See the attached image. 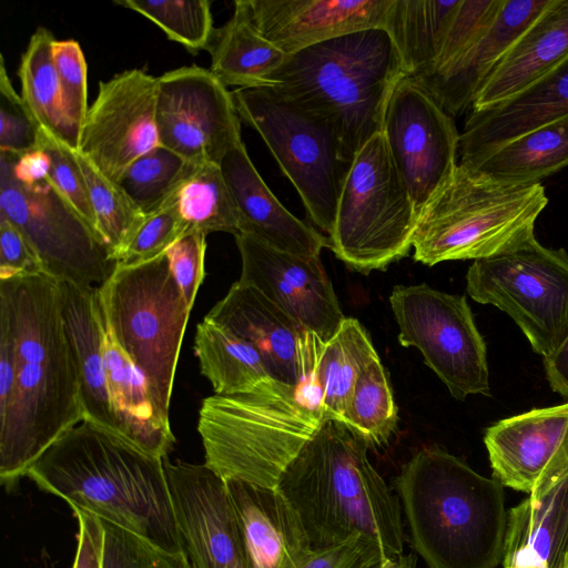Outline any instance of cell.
I'll list each match as a JSON object with an SVG mask.
<instances>
[{
	"label": "cell",
	"instance_id": "cell-1",
	"mask_svg": "<svg viewBox=\"0 0 568 568\" xmlns=\"http://www.w3.org/2000/svg\"><path fill=\"white\" fill-rule=\"evenodd\" d=\"M0 324L8 328L16 353L13 393L0 412V479L11 489L85 416L60 281L44 272L0 280Z\"/></svg>",
	"mask_w": 568,
	"mask_h": 568
},
{
	"label": "cell",
	"instance_id": "cell-2",
	"mask_svg": "<svg viewBox=\"0 0 568 568\" xmlns=\"http://www.w3.org/2000/svg\"><path fill=\"white\" fill-rule=\"evenodd\" d=\"M39 489L130 530L171 552H183L163 458L121 434L83 419L28 469Z\"/></svg>",
	"mask_w": 568,
	"mask_h": 568
},
{
	"label": "cell",
	"instance_id": "cell-3",
	"mask_svg": "<svg viewBox=\"0 0 568 568\" xmlns=\"http://www.w3.org/2000/svg\"><path fill=\"white\" fill-rule=\"evenodd\" d=\"M365 438L338 419L325 420L280 478L313 551L361 536L393 559L404 555L399 497L368 459Z\"/></svg>",
	"mask_w": 568,
	"mask_h": 568
},
{
	"label": "cell",
	"instance_id": "cell-4",
	"mask_svg": "<svg viewBox=\"0 0 568 568\" xmlns=\"http://www.w3.org/2000/svg\"><path fill=\"white\" fill-rule=\"evenodd\" d=\"M412 547L426 568H497L508 513L504 486L440 448H424L395 480Z\"/></svg>",
	"mask_w": 568,
	"mask_h": 568
},
{
	"label": "cell",
	"instance_id": "cell-5",
	"mask_svg": "<svg viewBox=\"0 0 568 568\" xmlns=\"http://www.w3.org/2000/svg\"><path fill=\"white\" fill-rule=\"evenodd\" d=\"M404 75L389 32L369 28L290 55L264 88L329 123L344 160L351 163L357 151L382 132L387 102Z\"/></svg>",
	"mask_w": 568,
	"mask_h": 568
},
{
	"label": "cell",
	"instance_id": "cell-6",
	"mask_svg": "<svg viewBox=\"0 0 568 568\" xmlns=\"http://www.w3.org/2000/svg\"><path fill=\"white\" fill-rule=\"evenodd\" d=\"M325 420L304 404L295 386L274 378L248 393L214 394L199 412L204 464L224 480L276 488Z\"/></svg>",
	"mask_w": 568,
	"mask_h": 568
},
{
	"label": "cell",
	"instance_id": "cell-7",
	"mask_svg": "<svg viewBox=\"0 0 568 568\" xmlns=\"http://www.w3.org/2000/svg\"><path fill=\"white\" fill-rule=\"evenodd\" d=\"M547 203L541 183L503 184L458 163L417 213L414 260L433 266L507 251L535 236Z\"/></svg>",
	"mask_w": 568,
	"mask_h": 568
},
{
	"label": "cell",
	"instance_id": "cell-8",
	"mask_svg": "<svg viewBox=\"0 0 568 568\" xmlns=\"http://www.w3.org/2000/svg\"><path fill=\"white\" fill-rule=\"evenodd\" d=\"M112 332L146 378L159 415L169 412L180 349L190 311L168 254L115 266L99 286Z\"/></svg>",
	"mask_w": 568,
	"mask_h": 568
},
{
	"label": "cell",
	"instance_id": "cell-9",
	"mask_svg": "<svg viewBox=\"0 0 568 568\" xmlns=\"http://www.w3.org/2000/svg\"><path fill=\"white\" fill-rule=\"evenodd\" d=\"M417 212L385 136H372L353 158L337 201L329 248L349 268L385 270L412 247Z\"/></svg>",
	"mask_w": 568,
	"mask_h": 568
},
{
	"label": "cell",
	"instance_id": "cell-10",
	"mask_svg": "<svg viewBox=\"0 0 568 568\" xmlns=\"http://www.w3.org/2000/svg\"><path fill=\"white\" fill-rule=\"evenodd\" d=\"M231 92L240 118L261 135L310 220L329 235L351 164L344 160L335 130L270 88Z\"/></svg>",
	"mask_w": 568,
	"mask_h": 568
},
{
	"label": "cell",
	"instance_id": "cell-11",
	"mask_svg": "<svg viewBox=\"0 0 568 568\" xmlns=\"http://www.w3.org/2000/svg\"><path fill=\"white\" fill-rule=\"evenodd\" d=\"M476 302L508 314L542 359L568 337V253L534 236L496 255L476 260L466 275Z\"/></svg>",
	"mask_w": 568,
	"mask_h": 568
},
{
	"label": "cell",
	"instance_id": "cell-12",
	"mask_svg": "<svg viewBox=\"0 0 568 568\" xmlns=\"http://www.w3.org/2000/svg\"><path fill=\"white\" fill-rule=\"evenodd\" d=\"M12 161V153L0 152V217L24 235L49 275L102 285L115 267L108 248L48 178L23 183L14 176Z\"/></svg>",
	"mask_w": 568,
	"mask_h": 568
},
{
	"label": "cell",
	"instance_id": "cell-13",
	"mask_svg": "<svg viewBox=\"0 0 568 568\" xmlns=\"http://www.w3.org/2000/svg\"><path fill=\"white\" fill-rule=\"evenodd\" d=\"M389 302L400 345L418 348L453 397L489 395L487 348L465 296L427 284L397 285Z\"/></svg>",
	"mask_w": 568,
	"mask_h": 568
},
{
	"label": "cell",
	"instance_id": "cell-14",
	"mask_svg": "<svg viewBox=\"0 0 568 568\" xmlns=\"http://www.w3.org/2000/svg\"><path fill=\"white\" fill-rule=\"evenodd\" d=\"M160 145L194 165L217 164L241 139L232 92L211 71L182 67L158 78Z\"/></svg>",
	"mask_w": 568,
	"mask_h": 568
},
{
	"label": "cell",
	"instance_id": "cell-15",
	"mask_svg": "<svg viewBox=\"0 0 568 568\" xmlns=\"http://www.w3.org/2000/svg\"><path fill=\"white\" fill-rule=\"evenodd\" d=\"M382 132L418 213L458 164L455 122L418 80L404 75L387 102Z\"/></svg>",
	"mask_w": 568,
	"mask_h": 568
},
{
	"label": "cell",
	"instance_id": "cell-16",
	"mask_svg": "<svg viewBox=\"0 0 568 568\" xmlns=\"http://www.w3.org/2000/svg\"><path fill=\"white\" fill-rule=\"evenodd\" d=\"M159 79L140 69L101 81L80 131L78 152L119 183L138 158L160 145L156 126Z\"/></svg>",
	"mask_w": 568,
	"mask_h": 568
},
{
	"label": "cell",
	"instance_id": "cell-17",
	"mask_svg": "<svg viewBox=\"0 0 568 568\" xmlns=\"http://www.w3.org/2000/svg\"><path fill=\"white\" fill-rule=\"evenodd\" d=\"M163 465L191 568H248L224 479L205 464L164 457Z\"/></svg>",
	"mask_w": 568,
	"mask_h": 568
},
{
	"label": "cell",
	"instance_id": "cell-18",
	"mask_svg": "<svg viewBox=\"0 0 568 568\" xmlns=\"http://www.w3.org/2000/svg\"><path fill=\"white\" fill-rule=\"evenodd\" d=\"M234 237L242 261L237 282L261 292L323 341L331 339L345 316L320 256L281 251L248 234Z\"/></svg>",
	"mask_w": 568,
	"mask_h": 568
},
{
	"label": "cell",
	"instance_id": "cell-19",
	"mask_svg": "<svg viewBox=\"0 0 568 568\" xmlns=\"http://www.w3.org/2000/svg\"><path fill=\"white\" fill-rule=\"evenodd\" d=\"M484 443L493 478L529 495L541 493L568 474V402L498 420Z\"/></svg>",
	"mask_w": 568,
	"mask_h": 568
},
{
	"label": "cell",
	"instance_id": "cell-20",
	"mask_svg": "<svg viewBox=\"0 0 568 568\" xmlns=\"http://www.w3.org/2000/svg\"><path fill=\"white\" fill-rule=\"evenodd\" d=\"M394 0H237L256 31L292 55L349 32L386 29Z\"/></svg>",
	"mask_w": 568,
	"mask_h": 568
},
{
	"label": "cell",
	"instance_id": "cell-21",
	"mask_svg": "<svg viewBox=\"0 0 568 568\" xmlns=\"http://www.w3.org/2000/svg\"><path fill=\"white\" fill-rule=\"evenodd\" d=\"M206 317L252 344L272 378L300 383L311 332L261 292L235 282Z\"/></svg>",
	"mask_w": 568,
	"mask_h": 568
},
{
	"label": "cell",
	"instance_id": "cell-22",
	"mask_svg": "<svg viewBox=\"0 0 568 568\" xmlns=\"http://www.w3.org/2000/svg\"><path fill=\"white\" fill-rule=\"evenodd\" d=\"M568 116V57L513 98L469 110L459 133V164L469 166L514 139Z\"/></svg>",
	"mask_w": 568,
	"mask_h": 568
},
{
	"label": "cell",
	"instance_id": "cell-23",
	"mask_svg": "<svg viewBox=\"0 0 568 568\" xmlns=\"http://www.w3.org/2000/svg\"><path fill=\"white\" fill-rule=\"evenodd\" d=\"M551 0H504L491 24L456 60L418 80L453 118L470 110L488 77Z\"/></svg>",
	"mask_w": 568,
	"mask_h": 568
},
{
	"label": "cell",
	"instance_id": "cell-24",
	"mask_svg": "<svg viewBox=\"0 0 568 568\" xmlns=\"http://www.w3.org/2000/svg\"><path fill=\"white\" fill-rule=\"evenodd\" d=\"M224 481L248 568H302L314 551L296 513L277 487Z\"/></svg>",
	"mask_w": 568,
	"mask_h": 568
},
{
	"label": "cell",
	"instance_id": "cell-25",
	"mask_svg": "<svg viewBox=\"0 0 568 568\" xmlns=\"http://www.w3.org/2000/svg\"><path fill=\"white\" fill-rule=\"evenodd\" d=\"M237 209L241 234L288 253L320 256L328 236L294 216L276 199L251 161L244 143L234 145L220 163Z\"/></svg>",
	"mask_w": 568,
	"mask_h": 568
},
{
	"label": "cell",
	"instance_id": "cell-26",
	"mask_svg": "<svg viewBox=\"0 0 568 568\" xmlns=\"http://www.w3.org/2000/svg\"><path fill=\"white\" fill-rule=\"evenodd\" d=\"M60 293L84 419L119 433L103 358V306L99 286L60 281Z\"/></svg>",
	"mask_w": 568,
	"mask_h": 568
},
{
	"label": "cell",
	"instance_id": "cell-27",
	"mask_svg": "<svg viewBox=\"0 0 568 568\" xmlns=\"http://www.w3.org/2000/svg\"><path fill=\"white\" fill-rule=\"evenodd\" d=\"M568 57V0H551L480 88L470 110L501 103Z\"/></svg>",
	"mask_w": 568,
	"mask_h": 568
},
{
	"label": "cell",
	"instance_id": "cell-28",
	"mask_svg": "<svg viewBox=\"0 0 568 568\" xmlns=\"http://www.w3.org/2000/svg\"><path fill=\"white\" fill-rule=\"evenodd\" d=\"M568 555V474L508 511L503 568H564Z\"/></svg>",
	"mask_w": 568,
	"mask_h": 568
},
{
	"label": "cell",
	"instance_id": "cell-29",
	"mask_svg": "<svg viewBox=\"0 0 568 568\" xmlns=\"http://www.w3.org/2000/svg\"><path fill=\"white\" fill-rule=\"evenodd\" d=\"M103 358L119 434L154 456L168 457L175 442L170 423L159 415L145 376L119 344L104 308Z\"/></svg>",
	"mask_w": 568,
	"mask_h": 568
},
{
	"label": "cell",
	"instance_id": "cell-30",
	"mask_svg": "<svg viewBox=\"0 0 568 568\" xmlns=\"http://www.w3.org/2000/svg\"><path fill=\"white\" fill-rule=\"evenodd\" d=\"M566 166L568 116L514 139L468 168L498 183L526 185L541 183Z\"/></svg>",
	"mask_w": 568,
	"mask_h": 568
},
{
	"label": "cell",
	"instance_id": "cell-31",
	"mask_svg": "<svg viewBox=\"0 0 568 568\" xmlns=\"http://www.w3.org/2000/svg\"><path fill=\"white\" fill-rule=\"evenodd\" d=\"M209 52L210 71L225 85L264 88L271 75L290 57L275 47L236 9L231 19L215 29Z\"/></svg>",
	"mask_w": 568,
	"mask_h": 568
},
{
	"label": "cell",
	"instance_id": "cell-32",
	"mask_svg": "<svg viewBox=\"0 0 568 568\" xmlns=\"http://www.w3.org/2000/svg\"><path fill=\"white\" fill-rule=\"evenodd\" d=\"M194 353L215 395L248 393L272 378L252 344L206 316L196 326Z\"/></svg>",
	"mask_w": 568,
	"mask_h": 568
},
{
	"label": "cell",
	"instance_id": "cell-33",
	"mask_svg": "<svg viewBox=\"0 0 568 568\" xmlns=\"http://www.w3.org/2000/svg\"><path fill=\"white\" fill-rule=\"evenodd\" d=\"M459 3L460 0H394L386 30L407 75L420 78L433 69Z\"/></svg>",
	"mask_w": 568,
	"mask_h": 568
},
{
	"label": "cell",
	"instance_id": "cell-34",
	"mask_svg": "<svg viewBox=\"0 0 568 568\" xmlns=\"http://www.w3.org/2000/svg\"><path fill=\"white\" fill-rule=\"evenodd\" d=\"M55 38L39 27L31 36L19 67L21 98L37 124L51 136L73 150L79 148V135L67 120L58 72L53 59Z\"/></svg>",
	"mask_w": 568,
	"mask_h": 568
},
{
	"label": "cell",
	"instance_id": "cell-35",
	"mask_svg": "<svg viewBox=\"0 0 568 568\" xmlns=\"http://www.w3.org/2000/svg\"><path fill=\"white\" fill-rule=\"evenodd\" d=\"M376 356L367 332L355 318L345 317L335 335L324 342L316 373L327 419L343 422L361 371Z\"/></svg>",
	"mask_w": 568,
	"mask_h": 568
},
{
	"label": "cell",
	"instance_id": "cell-36",
	"mask_svg": "<svg viewBox=\"0 0 568 568\" xmlns=\"http://www.w3.org/2000/svg\"><path fill=\"white\" fill-rule=\"evenodd\" d=\"M187 231L241 234L236 205L217 164L197 165L178 192Z\"/></svg>",
	"mask_w": 568,
	"mask_h": 568
},
{
	"label": "cell",
	"instance_id": "cell-37",
	"mask_svg": "<svg viewBox=\"0 0 568 568\" xmlns=\"http://www.w3.org/2000/svg\"><path fill=\"white\" fill-rule=\"evenodd\" d=\"M196 166L158 145L131 163L118 184L146 216L173 201Z\"/></svg>",
	"mask_w": 568,
	"mask_h": 568
},
{
	"label": "cell",
	"instance_id": "cell-38",
	"mask_svg": "<svg viewBox=\"0 0 568 568\" xmlns=\"http://www.w3.org/2000/svg\"><path fill=\"white\" fill-rule=\"evenodd\" d=\"M343 422L369 447L385 445L397 425V407L378 356L359 373Z\"/></svg>",
	"mask_w": 568,
	"mask_h": 568
},
{
	"label": "cell",
	"instance_id": "cell-39",
	"mask_svg": "<svg viewBox=\"0 0 568 568\" xmlns=\"http://www.w3.org/2000/svg\"><path fill=\"white\" fill-rule=\"evenodd\" d=\"M77 154L87 181L97 234L115 264L145 216L118 183L105 178L78 150Z\"/></svg>",
	"mask_w": 568,
	"mask_h": 568
},
{
	"label": "cell",
	"instance_id": "cell-40",
	"mask_svg": "<svg viewBox=\"0 0 568 568\" xmlns=\"http://www.w3.org/2000/svg\"><path fill=\"white\" fill-rule=\"evenodd\" d=\"M115 4L133 10L155 23L169 39L194 54L207 50L215 28L207 0H116Z\"/></svg>",
	"mask_w": 568,
	"mask_h": 568
},
{
	"label": "cell",
	"instance_id": "cell-41",
	"mask_svg": "<svg viewBox=\"0 0 568 568\" xmlns=\"http://www.w3.org/2000/svg\"><path fill=\"white\" fill-rule=\"evenodd\" d=\"M100 520L102 568H191L184 552L168 551L113 523Z\"/></svg>",
	"mask_w": 568,
	"mask_h": 568
},
{
	"label": "cell",
	"instance_id": "cell-42",
	"mask_svg": "<svg viewBox=\"0 0 568 568\" xmlns=\"http://www.w3.org/2000/svg\"><path fill=\"white\" fill-rule=\"evenodd\" d=\"M178 197V195H176ZM176 197L144 221L119 255L115 266H131L164 253L187 231Z\"/></svg>",
	"mask_w": 568,
	"mask_h": 568
},
{
	"label": "cell",
	"instance_id": "cell-43",
	"mask_svg": "<svg viewBox=\"0 0 568 568\" xmlns=\"http://www.w3.org/2000/svg\"><path fill=\"white\" fill-rule=\"evenodd\" d=\"M39 146L48 153L50 159L48 180L97 234L95 217L77 150L51 136L42 129Z\"/></svg>",
	"mask_w": 568,
	"mask_h": 568
},
{
	"label": "cell",
	"instance_id": "cell-44",
	"mask_svg": "<svg viewBox=\"0 0 568 568\" xmlns=\"http://www.w3.org/2000/svg\"><path fill=\"white\" fill-rule=\"evenodd\" d=\"M53 59L67 120L80 138V131L89 110L88 71L83 51L75 40H55Z\"/></svg>",
	"mask_w": 568,
	"mask_h": 568
},
{
	"label": "cell",
	"instance_id": "cell-45",
	"mask_svg": "<svg viewBox=\"0 0 568 568\" xmlns=\"http://www.w3.org/2000/svg\"><path fill=\"white\" fill-rule=\"evenodd\" d=\"M41 128L31 116L0 57V152L17 155L39 148Z\"/></svg>",
	"mask_w": 568,
	"mask_h": 568
},
{
	"label": "cell",
	"instance_id": "cell-46",
	"mask_svg": "<svg viewBox=\"0 0 568 568\" xmlns=\"http://www.w3.org/2000/svg\"><path fill=\"white\" fill-rule=\"evenodd\" d=\"M503 3L504 0H460L433 69L422 77L456 60L491 24Z\"/></svg>",
	"mask_w": 568,
	"mask_h": 568
},
{
	"label": "cell",
	"instance_id": "cell-47",
	"mask_svg": "<svg viewBox=\"0 0 568 568\" xmlns=\"http://www.w3.org/2000/svg\"><path fill=\"white\" fill-rule=\"evenodd\" d=\"M206 234L186 231L166 252L171 271L192 310L203 282Z\"/></svg>",
	"mask_w": 568,
	"mask_h": 568
},
{
	"label": "cell",
	"instance_id": "cell-48",
	"mask_svg": "<svg viewBox=\"0 0 568 568\" xmlns=\"http://www.w3.org/2000/svg\"><path fill=\"white\" fill-rule=\"evenodd\" d=\"M302 568H397V559L387 556L375 542L357 536L342 545L314 551Z\"/></svg>",
	"mask_w": 568,
	"mask_h": 568
},
{
	"label": "cell",
	"instance_id": "cell-49",
	"mask_svg": "<svg viewBox=\"0 0 568 568\" xmlns=\"http://www.w3.org/2000/svg\"><path fill=\"white\" fill-rule=\"evenodd\" d=\"M43 272L42 262L24 235L0 217V280Z\"/></svg>",
	"mask_w": 568,
	"mask_h": 568
},
{
	"label": "cell",
	"instance_id": "cell-50",
	"mask_svg": "<svg viewBox=\"0 0 568 568\" xmlns=\"http://www.w3.org/2000/svg\"><path fill=\"white\" fill-rule=\"evenodd\" d=\"M16 382V353L8 328L0 324V412L8 406Z\"/></svg>",
	"mask_w": 568,
	"mask_h": 568
},
{
	"label": "cell",
	"instance_id": "cell-51",
	"mask_svg": "<svg viewBox=\"0 0 568 568\" xmlns=\"http://www.w3.org/2000/svg\"><path fill=\"white\" fill-rule=\"evenodd\" d=\"M12 170L14 176L23 183L41 182L49 175V155L40 146L21 155L13 154Z\"/></svg>",
	"mask_w": 568,
	"mask_h": 568
},
{
	"label": "cell",
	"instance_id": "cell-52",
	"mask_svg": "<svg viewBox=\"0 0 568 568\" xmlns=\"http://www.w3.org/2000/svg\"><path fill=\"white\" fill-rule=\"evenodd\" d=\"M551 389L568 399V337L551 356L544 358Z\"/></svg>",
	"mask_w": 568,
	"mask_h": 568
},
{
	"label": "cell",
	"instance_id": "cell-53",
	"mask_svg": "<svg viewBox=\"0 0 568 568\" xmlns=\"http://www.w3.org/2000/svg\"><path fill=\"white\" fill-rule=\"evenodd\" d=\"M397 568H416V557L413 554L402 555L397 559Z\"/></svg>",
	"mask_w": 568,
	"mask_h": 568
},
{
	"label": "cell",
	"instance_id": "cell-54",
	"mask_svg": "<svg viewBox=\"0 0 568 568\" xmlns=\"http://www.w3.org/2000/svg\"><path fill=\"white\" fill-rule=\"evenodd\" d=\"M564 568H568V555H567V558H566V562H565Z\"/></svg>",
	"mask_w": 568,
	"mask_h": 568
}]
</instances>
